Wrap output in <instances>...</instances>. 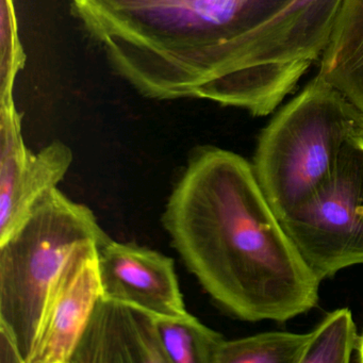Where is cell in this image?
I'll use <instances>...</instances> for the list:
<instances>
[{"mask_svg":"<svg viewBox=\"0 0 363 363\" xmlns=\"http://www.w3.org/2000/svg\"><path fill=\"white\" fill-rule=\"evenodd\" d=\"M360 337L347 308L329 314L311 333L301 363H347Z\"/></svg>","mask_w":363,"mask_h":363,"instance_id":"5bb4252c","label":"cell"},{"mask_svg":"<svg viewBox=\"0 0 363 363\" xmlns=\"http://www.w3.org/2000/svg\"><path fill=\"white\" fill-rule=\"evenodd\" d=\"M318 74L363 113V0H343Z\"/></svg>","mask_w":363,"mask_h":363,"instance_id":"8fae6325","label":"cell"},{"mask_svg":"<svg viewBox=\"0 0 363 363\" xmlns=\"http://www.w3.org/2000/svg\"><path fill=\"white\" fill-rule=\"evenodd\" d=\"M311 333H264L225 340L216 363H301Z\"/></svg>","mask_w":363,"mask_h":363,"instance_id":"4fadbf2b","label":"cell"},{"mask_svg":"<svg viewBox=\"0 0 363 363\" xmlns=\"http://www.w3.org/2000/svg\"><path fill=\"white\" fill-rule=\"evenodd\" d=\"M162 224L191 274L240 320L284 322L315 307L320 280L282 228L254 167L197 146L167 199Z\"/></svg>","mask_w":363,"mask_h":363,"instance_id":"6da1fadb","label":"cell"},{"mask_svg":"<svg viewBox=\"0 0 363 363\" xmlns=\"http://www.w3.org/2000/svg\"><path fill=\"white\" fill-rule=\"evenodd\" d=\"M101 244H86L67 269L50 303L31 363H71L101 298Z\"/></svg>","mask_w":363,"mask_h":363,"instance_id":"9c48e42d","label":"cell"},{"mask_svg":"<svg viewBox=\"0 0 363 363\" xmlns=\"http://www.w3.org/2000/svg\"><path fill=\"white\" fill-rule=\"evenodd\" d=\"M289 1L72 0V9L142 96L218 104L239 40Z\"/></svg>","mask_w":363,"mask_h":363,"instance_id":"7a4b0ae2","label":"cell"},{"mask_svg":"<svg viewBox=\"0 0 363 363\" xmlns=\"http://www.w3.org/2000/svg\"><path fill=\"white\" fill-rule=\"evenodd\" d=\"M97 252L103 298L156 316L180 318L189 313L173 259L138 244L112 239Z\"/></svg>","mask_w":363,"mask_h":363,"instance_id":"ba28073f","label":"cell"},{"mask_svg":"<svg viewBox=\"0 0 363 363\" xmlns=\"http://www.w3.org/2000/svg\"><path fill=\"white\" fill-rule=\"evenodd\" d=\"M343 0H290L238 42L220 104L267 116L294 92L328 45Z\"/></svg>","mask_w":363,"mask_h":363,"instance_id":"5b68a950","label":"cell"},{"mask_svg":"<svg viewBox=\"0 0 363 363\" xmlns=\"http://www.w3.org/2000/svg\"><path fill=\"white\" fill-rule=\"evenodd\" d=\"M111 238L58 188L0 243V361L31 363L57 289L82 248Z\"/></svg>","mask_w":363,"mask_h":363,"instance_id":"3957f363","label":"cell"},{"mask_svg":"<svg viewBox=\"0 0 363 363\" xmlns=\"http://www.w3.org/2000/svg\"><path fill=\"white\" fill-rule=\"evenodd\" d=\"M358 352H359V361H360V362L363 363V335H362V337H360V339H359Z\"/></svg>","mask_w":363,"mask_h":363,"instance_id":"2e32d148","label":"cell"},{"mask_svg":"<svg viewBox=\"0 0 363 363\" xmlns=\"http://www.w3.org/2000/svg\"><path fill=\"white\" fill-rule=\"evenodd\" d=\"M73 159L71 148L61 141L31 152L14 99L0 101V243L10 239L40 201L58 188Z\"/></svg>","mask_w":363,"mask_h":363,"instance_id":"52a82bcc","label":"cell"},{"mask_svg":"<svg viewBox=\"0 0 363 363\" xmlns=\"http://www.w3.org/2000/svg\"><path fill=\"white\" fill-rule=\"evenodd\" d=\"M360 135L362 112L318 73L278 111L261 133L252 164L278 220L313 194Z\"/></svg>","mask_w":363,"mask_h":363,"instance_id":"277c9868","label":"cell"},{"mask_svg":"<svg viewBox=\"0 0 363 363\" xmlns=\"http://www.w3.org/2000/svg\"><path fill=\"white\" fill-rule=\"evenodd\" d=\"M27 56L18 35L14 0L0 1V101L13 99L16 77Z\"/></svg>","mask_w":363,"mask_h":363,"instance_id":"9a60e30c","label":"cell"},{"mask_svg":"<svg viewBox=\"0 0 363 363\" xmlns=\"http://www.w3.org/2000/svg\"><path fill=\"white\" fill-rule=\"evenodd\" d=\"M169 363L155 315L101 297L71 363Z\"/></svg>","mask_w":363,"mask_h":363,"instance_id":"30bf717a","label":"cell"},{"mask_svg":"<svg viewBox=\"0 0 363 363\" xmlns=\"http://www.w3.org/2000/svg\"><path fill=\"white\" fill-rule=\"evenodd\" d=\"M155 324L169 363H216L224 337L199 318L155 315Z\"/></svg>","mask_w":363,"mask_h":363,"instance_id":"7c38bea8","label":"cell"},{"mask_svg":"<svg viewBox=\"0 0 363 363\" xmlns=\"http://www.w3.org/2000/svg\"><path fill=\"white\" fill-rule=\"evenodd\" d=\"M279 222L320 281L363 264V135L344 146L329 177Z\"/></svg>","mask_w":363,"mask_h":363,"instance_id":"8992f818","label":"cell"}]
</instances>
